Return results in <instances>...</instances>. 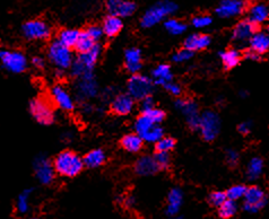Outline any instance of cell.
<instances>
[{"mask_svg":"<svg viewBox=\"0 0 269 219\" xmlns=\"http://www.w3.org/2000/svg\"><path fill=\"white\" fill-rule=\"evenodd\" d=\"M48 58L50 62L57 67L59 70H66L71 67L74 62L72 52L69 48L62 45L58 40H54L50 43L48 48Z\"/></svg>","mask_w":269,"mask_h":219,"instance_id":"4","label":"cell"},{"mask_svg":"<svg viewBox=\"0 0 269 219\" xmlns=\"http://www.w3.org/2000/svg\"><path fill=\"white\" fill-rule=\"evenodd\" d=\"M257 32V26L251 23L249 19H243L236 25L232 33V40L239 43V44H245L246 42H249L251 37Z\"/></svg>","mask_w":269,"mask_h":219,"instance_id":"16","label":"cell"},{"mask_svg":"<svg viewBox=\"0 0 269 219\" xmlns=\"http://www.w3.org/2000/svg\"><path fill=\"white\" fill-rule=\"evenodd\" d=\"M135 204H136V199L132 196H128L123 199V205H125L127 208H132L135 206Z\"/></svg>","mask_w":269,"mask_h":219,"instance_id":"51","label":"cell"},{"mask_svg":"<svg viewBox=\"0 0 269 219\" xmlns=\"http://www.w3.org/2000/svg\"><path fill=\"white\" fill-rule=\"evenodd\" d=\"M269 18V7L265 3H255L250 7L248 19L256 26L260 24H264Z\"/></svg>","mask_w":269,"mask_h":219,"instance_id":"23","label":"cell"},{"mask_svg":"<svg viewBox=\"0 0 269 219\" xmlns=\"http://www.w3.org/2000/svg\"><path fill=\"white\" fill-rule=\"evenodd\" d=\"M153 83L160 86H164L172 81V71L169 64L162 63L159 64L155 69L152 71Z\"/></svg>","mask_w":269,"mask_h":219,"instance_id":"24","label":"cell"},{"mask_svg":"<svg viewBox=\"0 0 269 219\" xmlns=\"http://www.w3.org/2000/svg\"><path fill=\"white\" fill-rule=\"evenodd\" d=\"M84 165L88 169H97L106 161V155L102 149H93L84 157Z\"/></svg>","mask_w":269,"mask_h":219,"instance_id":"28","label":"cell"},{"mask_svg":"<svg viewBox=\"0 0 269 219\" xmlns=\"http://www.w3.org/2000/svg\"><path fill=\"white\" fill-rule=\"evenodd\" d=\"M163 137H164L163 129H162L160 126H155L148 132H146L142 138L144 141H147V143L149 144H157L162 138H163Z\"/></svg>","mask_w":269,"mask_h":219,"instance_id":"37","label":"cell"},{"mask_svg":"<svg viewBox=\"0 0 269 219\" xmlns=\"http://www.w3.org/2000/svg\"><path fill=\"white\" fill-rule=\"evenodd\" d=\"M72 139V135L70 132H65V135H63V141H67V143H69V141Z\"/></svg>","mask_w":269,"mask_h":219,"instance_id":"53","label":"cell"},{"mask_svg":"<svg viewBox=\"0 0 269 219\" xmlns=\"http://www.w3.org/2000/svg\"><path fill=\"white\" fill-rule=\"evenodd\" d=\"M23 34L28 40H46L51 35V28L44 20L33 19L23 25Z\"/></svg>","mask_w":269,"mask_h":219,"instance_id":"12","label":"cell"},{"mask_svg":"<svg viewBox=\"0 0 269 219\" xmlns=\"http://www.w3.org/2000/svg\"><path fill=\"white\" fill-rule=\"evenodd\" d=\"M222 63L226 69H232L237 67L241 60V53L237 49H229L220 53Z\"/></svg>","mask_w":269,"mask_h":219,"instance_id":"31","label":"cell"},{"mask_svg":"<svg viewBox=\"0 0 269 219\" xmlns=\"http://www.w3.org/2000/svg\"><path fill=\"white\" fill-rule=\"evenodd\" d=\"M156 145V152L159 153H169L176 146V140L171 137H163Z\"/></svg>","mask_w":269,"mask_h":219,"instance_id":"39","label":"cell"},{"mask_svg":"<svg viewBox=\"0 0 269 219\" xmlns=\"http://www.w3.org/2000/svg\"><path fill=\"white\" fill-rule=\"evenodd\" d=\"M212 17L208 15H200V16H196L194 19H192V25L196 28H205L209 26L212 24Z\"/></svg>","mask_w":269,"mask_h":219,"instance_id":"44","label":"cell"},{"mask_svg":"<svg viewBox=\"0 0 269 219\" xmlns=\"http://www.w3.org/2000/svg\"><path fill=\"white\" fill-rule=\"evenodd\" d=\"M192 55H194V52H192V51L183 48L181 50L177 51V52L173 54L172 60L177 63H183V62L189 61V60L192 58Z\"/></svg>","mask_w":269,"mask_h":219,"instance_id":"41","label":"cell"},{"mask_svg":"<svg viewBox=\"0 0 269 219\" xmlns=\"http://www.w3.org/2000/svg\"><path fill=\"white\" fill-rule=\"evenodd\" d=\"M126 69L132 75H137L142 69V52L137 48H130L125 52Z\"/></svg>","mask_w":269,"mask_h":219,"instance_id":"20","label":"cell"},{"mask_svg":"<svg viewBox=\"0 0 269 219\" xmlns=\"http://www.w3.org/2000/svg\"><path fill=\"white\" fill-rule=\"evenodd\" d=\"M32 63H33V66L37 68V69H42V68L44 67V59L42 58V57H34L32 59Z\"/></svg>","mask_w":269,"mask_h":219,"instance_id":"49","label":"cell"},{"mask_svg":"<svg viewBox=\"0 0 269 219\" xmlns=\"http://www.w3.org/2000/svg\"><path fill=\"white\" fill-rule=\"evenodd\" d=\"M183 201V193L179 188H174L170 191L168 196V206H166V214L170 217L177 216L180 212Z\"/></svg>","mask_w":269,"mask_h":219,"instance_id":"22","label":"cell"},{"mask_svg":"<svg viewBox=\"0 0 269 219\" xmlns=\"http://www.w3.org/2000/svg\"><path fill=\"white\" fill-rule=\"evenodd\" d=\"M164 26L166 28V31H168L170 34H172V35H180V34L185 33L187 29L186 24L176 18L166 19L164 23Z\"/></svg>","mask_w":269,"mask_h":219,"instance_id":"35","label":"cell"},{"mask_svg":"<svg viewBox=\"0 0 269 219\" xmlns=\"http://www.w3.org/2000/svg\"><path fill=\"white\" fill-rule=\"evenodd\" d=\"M140 109H142L143 113H146L148 112V111L155 109V106H154V100L152 98V96L144 98L142 103H140Z\"/></svg>","mask_w":269,"mask_h":219,"instance_id":"46","label":"cell"},{"mask_svg":"<svg viewBox=\"0 0 269 219\" xmlns=\"http://www.w3.org/2000/svg\"><path fill=\"white\" fill-rule=\"evenodd\" d=\"M155 126H159V124H156L155 122H154L153 119L146 113L140 114L139 117L136 119L135 124H134L136 134L140 137H143L145 134H146V132H148L152 128H154Z\"/></svg>","mask_w":269,"mask_h":219,"instance_id":"30","label":"cell"},{"mask_svg":"<svg viewBox=\"0 0 269 219\" xmlns=\"http://www.w3.org/2000/svg\"><path fill=\"white\" fill-rule=\"evenodd\" d=\"M0 62L6 70L12 74H20L27 67V59L20 51L0 50Z\"/></svg>","mask_w":269,"mask_h":219,"instance_id":"6","label":"cell"},{"mask_svg":"<svg viewBox=\"0 0 269 219\" xmlns=\"http://www.w3.org/2000/svg\"><path fill=\"white\" fill-rule=\"evenodd\" d=\"M97 92H99V87H97V83L94 78L93 72L80 77V78H77L75 93L78 101L84 102L91 100V98L97 95Z\"/></svg>","mask_w":269,"mask_h":219,"instance_id":"9","label":"cell"},{"mask_svg":"<svg viewBox=\"0 0 269 219\" xmlns=\"http://www.w3.org/2000/svg\"><path fill=\"white\" fill-rule=\"evenodd\" d=\"M55 173L65 178H75L82 172L84 161L78 154L71 150H63L55 156L53 161Z\"/></svg>","mask_w":269,"mask_h":219,"instance_id":"1","label":"cell"},{"mask_svg":"<svg viewBox=\"0 0 269 219\" xmlns=\"http://www.w3.org/2000/svg\"><path fill=\"white\" fill-rule=\"evenodd\" d=\"M128 94L134 100L143 101L144 98L151 96L154 89L153 80L144 75H132L127 83Z\"/></svg>","mask_w":269,"mask_h":219,"instance_id":"5","label":"cell"},{"mask_svg":"<svg viewBox=\"0 0 269 219\" xmlns=\"http://www.w3.org/2000/svg\"><path fill=\"white\" fill-rule=\"evenodd\" d=\"M135 172L138 175H142V177H148V175L155 174L157 171H159V166H157L155 160H154V156H148L144 155L142 157H139L135 163Z\"/></svg>","mask_w":269,"mask_h":219,"instance_id":"19","label":"cell"},{"mask_svg":"<svg viewBox=\"0 0 269 219\" xmlns=\"http://www.w3.org/2000/svg\"><path fill=\"white\" fill-rule=\"evenodd\" d=\"M154 160H155L157 166H159L160 170H165L170 166V155L169 153H159L156 152L155 155H154Z\"/></svg>","mask_w":269,"mask_h":219,"instance_id":"42","label":"cell"},{"mask_svg":"<svg viewBox=\"0 0 269 219\" xmlns=\"http://www.w3.org/2000/svg\"><path fill=\"white\" fill-rule=\"evenodd\" d=\"M251 127H253V123H251L250 121H246L239 124L238 130L242 135H248L251 131Z\"/></svg>","mask_w":269,"mask_h":219,"instance_id":"48","label":"cell"},{"mask_svg":"<svg viewBox=\"0 0 269 219\" xmlns=\"http://www.w3.org/2000/svg\"><path fill=\"white\" fill-rule=\"evenodd\" d=\"M267 32H268V34H269V26H268V28H267Z\"/></svg>","mask_w":269,"mask_h":219,"instance_id":"57","label":"cell"},{"mask_svg":"<svg viewBox=\"0 0 269 219\" xmlns=\"http://www.w3.org/2000/svg\"><path fill=\"white\" fill-rule=\"evenodd\" d=\"M29 112H31L32 117L35 119L36 122L43 124V126H49V124H52L54 122L55 114L52 106L43 98H34L29 103Z\"/></svg>","mask_w":269,"mask_h":219,"instance_id":"7","label":"cell"},{"mask_svg":"<svg viewBox=\"0 0 269 219\" xmlns=\"http://www.w3.org/2000/svg\"><path fill=\"white\" fill-rule=\"evenodd\" d=\"M122 27H123L122 19L119 18V17L111 16V15L105 17L103 25H102V29H103L104 35L109 37H113L115 35H118V34L121 32Z\"/></svg>","mask_w":269,"mask_h":219,"instance_id":"26","label":"cell"},{"mask_svg":"<svg viewBox=\"0 0 269 219\" xmlns=\"http://www.w3.org/2000/svg\"><path fill=\"white\" fill-rule=\"evenodd\" d=\"M32 195V189H26L20 192L16 201V208L19 214H26L29 209V197Z\"/></svg>","mask_w":269,"mask_h":219,"instance_id":"34","label":"cell"},{"mask_svg":"<svg viewBox=\"0 0 269 219\" xmlns=\"http://www.w3.org/2000/svg\"><path fill=\"white\" fill-rule=\"evenodd\" d=\"M247 188L245 186H240V184H238V186H233L232 188H230L228 192H226V197H228L229 200L232 201H237L241 198H245Z\"/></svg>","mask_w":269,"mask_h":219,"instance_id":"38","label":"cell"},{"mask_svg":"<svg viewBox=\"0 0 269 219\" xmlns=\"http://www.w3.org/2000/svg\"><path fill=\"white\" fill-rule=\"evenodd\" d=\"M245 57H246V59H249V60H259L260 54H258L257 52H255L254 50L249 49L245 52Z\"/></svg>","mask_w":269,"mask_h":219,"instance_id":"50","label":"cell"},{"mask_svg":"<svg viewBox=\"0 0 269 219\" xmlns=\"http://www.w3.org/2000/svg\"><path fill=\"white\" fill-rule=\"evenodd\" d=\"M164 88L166 89V91H168L169 93L172 94V95L174 96H179L181 94V87L180 86H179L178 84L176 83H173V81H171V83L169 84H166L164 86Z\"/></svg>","mask_w":269,"mask_h":219,"instance_id":"47","label":"cell"},{"mask_svg":"<svg viewBox=\"0 0 269 219\" xmlns=\"http://www.w3.org/2000/svg\"><path fill=\"white\" fill-rule=\"evenodd\" d=\"M266 196H265V192L262 188L256 186L247 188L245 195V206H243V209L246 212L251 214L258 213L260 209H263L266 206Z\"/></svg>","mask_w":269,"mask_h":219,"instance_id":"10","label":"cell"},{"mask_svg":"<svg viewBox=\"0 0 269 219\" xmlns=\"http://www.w3.org/2000/svg\"><path fill=\"white\" fill-rule=\"evenodd\" d=\"M135 106V100L132 98L129 94H118L113 97L112 102H111V110L112 112L120 117H125V115L130 114L134 110Z\"/></svg>","mask_w":269,"mask_h":219,"instance_id":"18","label":"cell"},{"mask_svg":"<svg viewBox=\"0 0 269 219\" xmlns=\"http://www.w3.org/2000/svg\"><path fill=\"white\" fill-rule=\"evenodd\" d=\"M100 54L101 46L99 44H96L91 51H88L86 53H80L71 64V75L76 77V78H80V77L85 75L91 74V72H93V68L95 66Z\"/></svg>","mask_w":269,"mask_h":219,"instance_id":"3","label":"cell"},{"mask_svg":"<svg viewBox=\"0 0 269 219\" xmlns=\"http://www.w3.org/2000/svg\"><path fill=\"white\" fill-rule=\"evenodd\" d=\"M199 130L206 141L215 140L221 130V119L219 115L213 111H205L200 115Z\"/></svg>","mask_w":269,"mask_h":219,"instance_id":"8","label":"cell"},{"mask_svg":"<svg viewBox=\"0 0 269 219\" xmlns=\"http://www.w3.org/2000/svg\"><path fill=\"white\" fill-rule=\"evenodd\" d=\"M240 96H241V97H243V98H246V97L248 96V92H246V91H242V92H240Z\"/></svg>","mask_w":269,"mask_h":219,"instance_id":"54","label":"cell"},{"mask_svg":"<svg viewBox=\"0 0 269 219\" xmlns=\"http://www.w3.org/2000/svg\"><path fill=\"white\" fill-rule=\"evenodd\" d=\"M34 173L37 181L42 184H50L55 178V170L53 163H51L48 158L44 156H38L34 161Z\"/></svg>","mask_w":269,"mask_h":219,"instance_id":"13","label":"cell"},{"mask_svg":"<svg viewBox=\"0 0 269 219\" xmlns=\"http://www.w3.org/2000/svg\"><path fill=\"white\" fill-rule=\"evenodd\" d=\"M168 219H185V218H182V217H178V216H174V217H169Z\"/></svg>","mask_w":269,"mask_h":219,"instance_id":"55","label":"cell"},{"mask_svg":"<svg viewBox=\"0 0 269 219\" xmlns=\"http://www.w3.org/2000/svg\"><path fill=\"white\" fill-rule=\"evenodd\" d=\"M247 3L242 0H224L217 7L216 12L222 18H231L241 15L246 9Z\"/></svg>","mask_w":269,"mask_h":219,"instance_id":"17","label":"cell"},{"mask_svg":"<svg viewBox=\"0 0 269 219\" xmlns=\"http://www.w3.org/2000/svg\"><path fill=\"white\" fill-rule=\"evenodd\" d=\"M250 49L258 54H263L269 50V34L266 32H256L249 41Z\"/></svg>","mask_w":269,"mask_h":219,"instance_id":"25","label":"cell"},{"mask_svg":"<svg viewBox=\"0 0 269 219\" xmlns=\"http://www.w3.org/2000/svg\"><path fill=\"white\" fill-rule=\"evenodd\" d=\"M176 107L186 117L188 126L194 130L199 129L200 114L197 103L192 100H187V98H179L176 102Z\"/></svg>","mask_w":269,"mask_h":219,"instance_id":"11","label":"cell"},{"mask_svg":"<svg viewBox=\"0 0 269 219\" xmlns=\"http://www.w3.org/2000/svg\"><path fill=\"white\" fill-rule=\"evenodd\" d=\"M264 171V162L260 157H254L251 158L247 165V178L250 181H255L260 178Z\"/></svg>","mask_w":269,"mask_h":219,"instance_id":"32","label":"cell"},{"mask_svg":"<svg viewBox=\"0 0 269 219\" xmlns=\"http://www.w3.org/2000/svg\"><path fill=\"white\" fill-rule=\"evenodd\" d=\"M135 2L128 1V0H109L106 1V10L109 15L123 18V17H129L136 11Z\"/></svg>","mask_w":269,"mask_h":219,"instance_id":"14","label":"cell"},{"mask_svg":"<svg viewBox=\"0 0 269 219\" xmlns=\"http://www.w3.org/2000/svg\"><path fill=\"white\" fill-rule=\"evenodd\" d=\"M80 35V32L74 28H65L59 32L57 40L61 43L62 45L67 46V48H75L78 38Z\"/></svg>","mask_w":269,"mask_h":219,"instance_id":"29","label":"cell"},{"mask_svg":"<svg viewBox=\"0 0 269 219\" xmlns=\"http://www.w3.org/2000/svg\"><path fill=\"white\" fill-rule=\"evenodd\" d=\"M97 44L96 42H94L91 37H89L85 32H80V35L78 38V42L76 44V50L80 53H86L88 51H91L94 46Z\"/></svg>","mask_w":269,"mask_h":219,"instance_id":"33","label":"cell"},{"mask_svg":"<svg viewBox=\"0 0 269 219\" xmlns=\"http://www.w3.org/2000/svg\"><path fill=\"white\" fill-rule=\"evenodd\" d=\"M239 160H240V156H239V153L234 149H229L225 154V161L230 166H236Z\"/></svg>","mask_w":269,"mask_h":219,"instance_id":"45","label":"cell"},{"mask_svg":"<svg viewBox=\"0 0 269 219\" xmlns=\"http://www.w3.org/2000/svg\"><path fill=\"white\" fill-rule=\"evenodd\" d=\"M238 212V205L236 201L232 200H226L225 203L221 206L219 208V215L221 218L229 219L231 217H233L234 215Z\"/></svg>","mask_w":269,"mask_h":219,"instance_id":"36","label":"cell"},{"mask_svg":"<svg viewBox=\"0 0 269 219\" xmlns=\"http://www.w3.org/2000/svg\"><path fill=\"white\" fill-rule=\"evenodd\" d=\"M178 9V5L173 1L163 0V1L156 2L143 15L140 19V25L145 28H149L155 26L156 24L161 23L166 17L171 14H174Z\"/></svg>","mask_w":269,"mask_h":219,"instance_id":"2","label":"cell"},{"mask_svg":"<svg viewBox=\"0 0 269 219\" xmlns=\"http://www.w3.org/2000/svg\"><path fill=\"white\" fill-rule=\"evenodd\" d=\"M50 96L54 105H57L59 109L63 111L74 110V100H72L69 92L65 87H62L61 85H54L50 91Z\"/></svg>","mask_w":269,"mask_h":219,"instance_id":"15","label":"cell"},{"mask_svg":"<svg viewBox=\"0 0 269 219\" xmlns=\"http://www.w3.org/2000/svg\"><path fill=\"white\" fill-rule=\"evenodd\" d=\"M84 32L86 33L87 35L96 43L102 36H103V34H104L103 29H102V27L99 26V25H89V26L85 29Z\"/></svg>","mask_w":269,"mask_h":219,"instance_id":"43","label":"cell"},{"mask_svg":"<svg viewBox=\"0 0 269 219\" xmlns=\"http://www.w3.org/2000/svg\"><path fill=\"white\" fill-rule=\"evenodd\" d=\"M209 204L212 206H214V207H221L222 205H223L226 200H228V197H226L225 192L222 191H215L212 192L211 195H209Z\"/></svg>","mask_w":269,"mask_h":219,"instance_id":"40","label":"cell"},{"mask_svg":"<svg viewBox=\"0 0 269 219\" xmlns=\"http://www.w3.org/2000/svg\"><path fill=\"white\" fill-rule=\"evenodd\" d=\"M113 96V89L112 88H105L103 92V98L104 100H110L111 97Z\"/></svg>","mask_w":269,"mask_h":219,"instance_id":"52","label":"cell"},{"mask_svg":"<svg viewBox=\"0 0 269 219\" xmlns=\"http://www.w3.org/2000/svg\"><path fill=\"white\" fill-rule=\"evenodd\" d=\"M211 42H212L211 36L206 35V34H191V35L186 38L185 48L194 52V51L204 50L208 48Z\"/></svg>","mask_w":269,"mask_h":219,"instance_id":"21","label":"cell"},{"mask_svg":"<svg viewBox=\"0 0 269 219\" xmlns=\"http://www.w3.org/2000/svg\"><path fill=\"white\" fill-rule=\"evenodd\" d=\"M144 140L137 134H128L121 139L122 148L128 153H138L143 148Z\"/></svg>","mask_w":269,"mask_h":219,"instance_id":"27","label":"cell"},{"mask_svg":"<svg viewBox=\"0 0 269 219\" xmlns=\"http://www.w3.org/2000/svg\"><path fill=\"white\" fill-rule=\"evenodd\" d=\"M29 219H43V218H41V217H32V218H29Z\"/></svg>","mask_w":269,"mask_h":219,"instance_id":"56","label":"cell"}]
</instances>
